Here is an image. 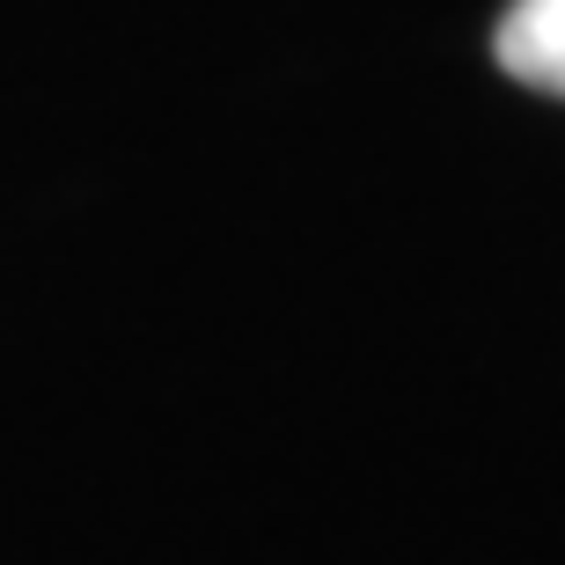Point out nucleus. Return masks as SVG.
<instances>
[{
  "mask_svg": "<svg viewBox=\"0 0 565 565\" xmlns=\"http://www.w3.org/2000/svg\"><path fill=\"white\" fill-rule=\"evenodd\" d=\"M492 52H500V66L514 82L565 96V0H514Z\"/></svg>",
  "mask_w": 565,
  "mask_h": 565,
  "instance_id": "f257e3e1",
  "label": "nucleus"
}]
</instances>
